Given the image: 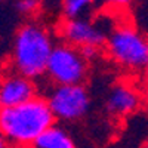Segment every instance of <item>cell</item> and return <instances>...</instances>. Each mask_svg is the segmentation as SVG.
Returning a JSON list of instances; mask_svg holds the SVG:
<instances>
[{
	"label": "cell",
	"mask_w": 148,
	"mask_h": 148,
	"mask_svg": "<svg viewBox=\"0 0 148 148\" xmlns=\"http://www.w3.org/2000/svg\"><path fill=\"white\" fill-rule=\"evenodd\" d=\"M108 28L102 24L95 22L89 18L62 21L59 25V36L64 43L77 49L84 47H102L108 37Z\"/></svg>",
	"instance_id": "obj_6"
},
{
	"label": "cell",
	"mask_w": 148,
	"mask_h": 148,
	"mask_svg": "<svg viewBox=\"0 0 148 148\" xmlns=\"http://www.w3.org/2000/svg\"><path fill=\"white\" fill-rule=\"evenodd\" d=\"M28 148H77L71 135L61 126H52Z\"/></svg>",
	"instance_id": "obj_9"
},
{
	"label": "cell",
	"mask_w": 148,
	"mask_h": 148,
	"mask_svg": "<svg viewBox=\"0 0 148 148\" xmlns=\"http://www.w3.org/2000/svg\"><path fill=\"white\" fill-rule=\"evenodd\" d=\"M40 8H42V3L36 2V0H19V2L15 3L16 12L22 16H34L40 10Z\"/></svg>",
	"instance_id": "obj_11"
},
{
	"label": "cell",
	"mask_w": 148,
	"mask_h": 148,
	"mask_svg": "<svg viewBox=\"0 0 148 148\" xmlns=\"http://www.w3.org/2000/svg\"><path fill=\"white\" fill-rule=\"evenodd\" d=\"M141 93H142L144 107L148 110V76H147V79L144 80V83H142V86H141Z\"/></svg>",
	"instance_id": "obj_13"
},
{
	"label": "cell",
	"mask_w": 148,
	"mask_h": 148,
	"mask_svg": "<svg viewBox=\"0 0 148 148\" xmlns=\"http://www.w3.org/2000/svg\"><path fill=\"white\" fill-rule=\"evenodd\" d=\"M89 62L82 55L80 49L67 43L55 45L49 58L46 76L53 86L83 84L88 79Z\"/></svg>",
	"instance_id": "obj_4"
},
{
	"label": "cell",
	"mask_w": 148,
	"mask_h": 148,
	"mask_svg": "<svg viewBox=\"0 0 148 148\" xmlns=\"http://www.w3.org/2000/svg\"><path fill=\"white\" fill-rule=\"evenodd\" d=\"M93 6V2L90 0H65L61 5V10L65 21H74L88 18L86 15L90 12V8Z\"/></svg>",
	"instance_id": "obj_10"
},
{
	"label": "cell",
	"mask_w": 148,
	"mask_h": 148,
	"mask_svg": "<svg viewBox=\"0 0 148 148\" xmlns=\"http://www.w3.org/2000/svg\"><path fill=\"white\" fill-rule=\"evenodd\" d=\"M52 126H55V117L43 96H36L25 104L0 110V133L10 147L28 148Z\"/></svg>",
	"instance_id": "obj_1"
},
{
	"label": "cell",
	"mask_w": 148,
	"mask_h": 148,
	"mask_svg": "<svg viewBox=\"0 0 148 148\" xmlns=\"http://www.w3.org/2000/svg\"><path fill=\"white\" fill-rule=\"evenodd\" d=\"M107 56L130 73L145 70L148 59V37L130 24H119L110 30L104 45Z\"/></svg>",
	"instance_id": "obj_3"
},
{
	"label": "cell",
	"mask_w": 148,
	"mask_h": 148,
	"mask_svg": "<svg viewBox=\"0 0 148 148\" xmlns=\"http://www.w3.org/2000/svg\"><path fill=\"white\" fill-rule=\"evenodd\" d=\"M145 71L148 73V59H147V65H145Z\"/></svg>",
	"instance_id": "obj_15"
},
{
	"label": "cell",
	"mask_w": 148,
	"mask_h": 148,
	"mask_svg": "<svg viewBox=\"0 0 148 148\" xmlns=\"http://www.w3.org/2000/svg\"><path fill=\"white\" fill-rule=\"evenodd\" d=\"M0 148H12V147H10V144L6 141V138L3 136L2 133H0Z\"/></svg>",
	"instance_id": "obj_14"
},
{
	"label": "cell",
	"mask_w": 148,
	"mask_h": 148,
	"mask_svg": "<svg viewBox=\"0 0 148 148\" xmlns=\"http://www.w3.org/2000/svg\"><path fill=\"white\" fill-rule=\"evenodd\" d=\"M80 52H82V55L84 56V59L89 62V61L95 59L98 55H99L101 49H99V47H84V49H80Z\"/></svg>",
	"instance_id": "obj_12"
},
{
	"label": "cell",
	"mask_w": 148,
	"mask_h": 148,
	"mask_svg": "<svg viewBox=\"0 0 148 148\" xmlns=\"http://www.w3.org/2000/svg\"><path fill=\"white\" fill-rule=\"evenodd\" d=\"M46 101L55 120L61 121L80 120L90 108V95L84 84L52 86Z\"/></svg>",
	"instance_id": "obj_5"
},
{
	"label": "cell",
	"mask_w": 148,
	"mask_h": 148,
	"mask_svg": "<svg viewBox=\"0 0 148 148\" xmlns=\"http://www.w3.org/2000/svg\"><path fill=\"white\" fill-rule=\"evenodd\" d=\"M36 96L37 84L34 80L9 67L0 74V110L25 104Z\"/></svg>",
	"instance_id": "obj_7"
},
{
	"label": "cell",
	"mask_w": 148,
	"mask_h": 148,
	"mask_svg": "<svg viewBox=\"0 0 148 148\" xmlns=\"http://www.w3.org/2000/svg\"><path fill=\"white\" fill-rule=\"evenodd\" d=\"M144 148H148V141L145 142V145H144Z\"/></svg>",
	"instance_id": "obj_16"
},
{
	"label": "cell",
	"mask_w": 148,
	"mask_h": 148,
	"mask_svg": "<svg viewBox=\"0 0 148 148\" xmlns=\"http://www.w3.org/2000/svg\"><path fill=\"white\" fill-rule=\"evenodd\" d=\"M144 105L141 88L130 82H117L110 88L105 108L114 117H127Z\"/></svg>",
	"instance_id": "obj_8"
},
{
	"label": "cell",
	"mask_w": 148,
	"mask_h": 148,
	"mask_svg": "<svg viewBox=\"0 0 148 148\" xmlns=\"http://www.w3.org/2000/svg\"><path fill=\"white\" fill-rule=\"evenodd\" d=\"M53 40L49 30L40 22H25L14 37L9 68L31 80L46 76L49 58L53 51Z\"/></svg>",
	"instance_id": "obj_2"
}]
</instances>
